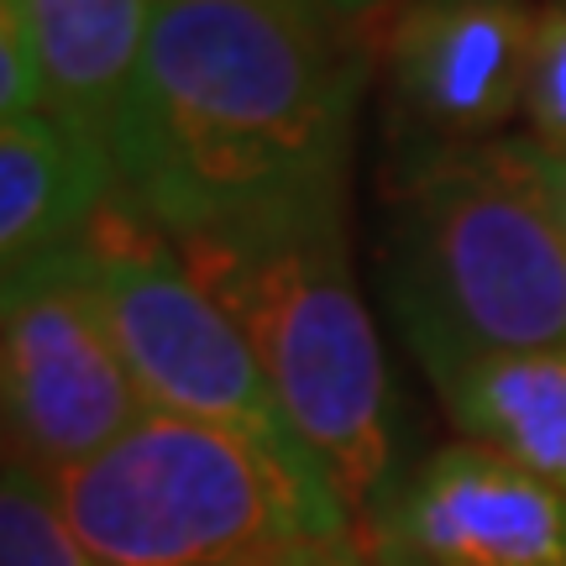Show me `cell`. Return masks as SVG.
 I'll return each instance as SVG.
<instances>
[{
  "label": "cell",
  "mask_w": 566,
  "mask_h": 566,
  "mask_svg": "<svg viewBox=\"0 0 566 566\" xmlns=\"http://www.w3.org/2000/svg\"><path fill=\"white\" fill-rule=\"evenodd\" d=\"M42 111V84L27 53V32H21L17 0H0V126L38 116Z\"/></svg>",
  "instance_id": "5bb4252c"
},
{
  "label": "cell",
  "mask_w": 566,
  "mask_h": 566,
  "mask_svg": "<svg viewBox=\"0 0 566 566\" xmlns=\"http://www.w3.org/2000/svg\"><path fill=\"white\" fill-rule=\"evenodd\" d=\"M525 137L566 158V0H541L525 74Z\"/></svg>",
  "instance_id": "4fadbf2b"
},
{
  "label": "cell",
  "mask_w": 566,
  "mask_h": 566,
  "mask_svg": "<svg viewBox=\"0 0 566 566\" xmlns=\"http://www.w3.org/2000/svg\"><path fill=\"white\" fill-rule=\"evenodd\" d=\"M6 467H17V462H11V441H6V424H0V472Z\"/></svg>",
  "instance_id": "e0dca14e"
},
{
  "label": "cell",
  "mask_w": 566,
  "mask_h": 566,
  "mask_svg": "<svg viewBox=\"0 0 566 566\" xmlns=\"http://www.w3.org/2000/svg\"><path fill=\"white\" fill-rule=\"evenodd\" d=\"M530 0H409L384 38L394 126L409 158L493 142L525 111Z\"/></svg>",
  "instance_id": "52a82bcc"
},
{
  "label": "cell",
  "mask_w": 566,
  "mask_h": 566,
  "mask_svg": "<svg viewBox=\"0 0 566 566\" xmlns=\"http://www.w3.org/2000/svg\"><path fill=\"white\" fill-rule=\"evenodd\" d=\"M74 242L142 405L237 430L279 462L321 472L237 321L205 294L158 226L111 195Z\"/></svg>",
  "instance_id": "5b68a950"
},
{
  "label": "cell",
  "mask_w": 566,
  "mask_h": 566,
  "mask_svg": "<svg viewBox=\"0 0 566 566\" xmlns=\"http://www.w3.org/2000/svg\"><path fill=\"white\" fill-rule=\"evenodd\" d=\"M142 409L80 242L0 273V424L11 462L53 478L111 446Z\"/></svg>",
  "instance_id": "8992f818"
},
{
  "label": "cell",
  "mask_w": 566,
  "mask_h": 566,
  "mask_svg": "<svg viewBox=\"0 0 566 566\" xmlns=\"http://www.w3.org/2000/svg\"><path fill=\"white\" fill-rule=\"evenodd\" d=\"M556 158V153H551ZM556 195H562V216H566V158H556Z\"/></svg>",
  "instance_id": "2e32d148"
},
{
  "label": "cell",
  "mask_w": 566,
  "mask_h": 566,
  "mask_svg": "<svg viewBox=\"0 0 566 566\" xmlns=\"http://www.w3.org/2000/svg\"><path fill=\"white\" fill-rule=\"evenodd\" d=\"M363 551L367 566H566V493L451 441L394 483Z\"/></svg>",
  "instance_id": "ba28073f"
},
{
  "label": "cell",
  "mask_w": 566,
  "mask_h": 566,
  "mask_svg": "<svg viewBox=\"0 0 566 566\" xmlns=\"http://www.w3.org/2000/svg\"><path fill=\"white\" fill-rule=\"evenodd\" d=\"M205 294L221 304L263 363L283 415L357 541L388 504L399 467V394L378 325L352 273L346 205L168 237Z\"/></svg>",
  "instance_id": "7a4b0ae2"
},
{
  "label": "cell",
  "mask_w": 566,
  "mask_h": 566,
  "mask_svg": "<svg viewBox=\"0 0 566 566\" xmlns=\"http://www.w3.org/2000/svg\"><path fill=\"white\" fill-rule=\"evenodd\" d=\"M48 488L95 566H367L321 472L168 409H142Z\"/></svg>",
  "instance_id": "277c9868"
},
{
  "label": "cell",
  "mask_w": 566,
  "mask_h": 566,
  "mask_svg": "<svg viewBox=\"0 0 566 566\" xmlns=\"http://www.w3.org/2000/svg\"><path fill=\"white\" fill-rule=\"evenodd\" d=\"M0 566H95L63 520L48 478L27 467L0 472Z\"/></svg>",
  "instance_id": "7c38bea8"
},
{
  "label": "cell",
  "mask_w": 566,
  "mask_h": 566,
  "mask_svg": "<svg viewBox=\"0 0 566 566\" xmlns=\"http://www.w3.org/2000/svg\"><path fill=\"white\" fill-rule=\"evenodd\" d=\"M424 373L462 441L566 493V352H488Z\"/></svg>",
  "instance_id": "30bf717a"
},
{
  "label": "cell",
  "mask_w": 566,
  "mask_h": 566,
  "mask_svg": "<svg viewBox=\"0 0 566 566\" xmlns=\"http://www.w3.org/2000/svg\"><path fill=\"white\" fill-rule=\"evenodd\" d=\"M116 195L105 147L69 132L59 116L0 126V273L69 247Z\"/></svg>",
  "instance_id": "8fae6325"
},
{
  "label": "cell",
  "mask_w": 566,
  "mask_h": 566,
  "mask_svg": "<svg viewBox=\"0 0 566 566\" xmlns=\"http://www.w3.org/2000/svg\"><path fill=\"white\" fill-rule=\"evenodd\" d=\"M367 59L310 0H158L105 158L163 237L346 205Z\"/></svg>",
  "instance_id": "6da1fadb"
},
{
  "label": "cell",
  "mask_w": 566,
  "mask_h": 566,
  "mask_svg": "<svg viewBox=\"0 0 566 566\" xmlns=\"http://www.w3.org/2000/svg\"><path fill=\"white\" fill-rule=\"evenodd\" d=\"M17 17L42 111L105 147L142 69L158 0H17Z\"/></svg>",
  "instance_id": "9c48e42d"
},
{
  "label": "cell",
  "mask_w": 566,
  "mask_h": 566,
  "mask_svg": "<svg viewBox=\"0 0 566 566\" xmlns=\"http://www.w3.org/2000/svg\"><path fill=\"white\" fill-rule=\"evenodd\" d=\"M388 304L424 367L566 352V216L530 137L405 158L388 221Z\"/></svg>",
  "instance_id": "3957f363"
},
{
  "label": "cell",
  "mask_w": 566,
  "mask_h": 566,
  "mask_svg": "<svg viewBox=\"0 0 566 566\" xmlns=\"http://www.w3.org/2000/svg\"><path fill=\"white\" fill-rule=\"evenodd\" d=\"M310 6H321V11H331V17H367L373 6H384V0H310Z\"/></svg>",
  "instance_id": "9a60e30c"
}]
</instances>
